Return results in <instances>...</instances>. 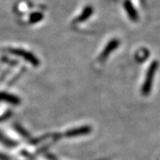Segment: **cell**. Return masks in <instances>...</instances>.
Returning a JSON list of instances; mask_svg holds the SVG:
<instances>
[{
  "label": "cell",
  "mask_w": 160,
  "mask_h": 160,
  "mask_svg": "<svg viewBox=\"0 0 160 160\" xmlns=\"http://www.w3.org/2000/svg\"><path fill=\"white\" fill-rule=\"evenodd\" d=\"M0 100H6L8 102H11L16 103L18 102V100L13 96H11L9 94H6V93H0Z\"/></svg>",
  "instance_id": "obj_1"
}]
</instances>
